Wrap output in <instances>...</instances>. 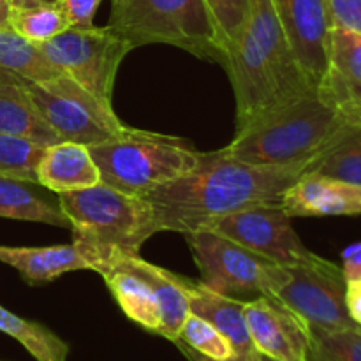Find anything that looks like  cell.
I'll use <instances>...</instances> for the list:
<instances>
[{"label": "cell", "instance_id": "23", "mask_svg": "<svg viewBox=\"0 0 361 361\" xmlns=\"http://www.w3.org/2000/svg\"><path fill=\"white\" fill-rule=\"evenodd\" d=\"M9 27L32 42H44L71 28L63 0H37L11 6Z\"/></svg>", "mask_w": 361, "mask_h": 361}, {"label": "cell", "instance_id": "12", "mask_svg": "<svg viewBox=\"0 0 361 361\" xmlns=\"http://www.w3.org/2000/svg\"><path fill=\"white\" fill-rule=\"evenodd\" d=\"M166 268L152 264L141 256H123L99 271L126 317L143 330L159 335L161 305L159 289Z\"/></svg>", "mask_w": 361, "mask_h": 361}, {"label": "cell", "instance_id": "1", "mask_svg": "<svg viewBox=\"0 0 361 361\" xmlns=\"http://www.w3.org/2000/svg\"><path fill=\"white\" fill-rule=\"evenodd\" d=\"M310 164L259 166L222 150L201 152L196 168L147 194L161 231L190 235L252 207H282L284 192Z\"/></svg>", "mask_w": 361, "mask_h": 361}, {"label": "cell", "instance_id": "30", "mask_svg": "<svg viewBox=\"0 0 361 361\" xmlns=\"http://www.w3.org/2000/svg\"><path fill=\"white\" fill-rule=\"evenodd\" d=\"M101 4L102 0H63L71 27L83 30L95 27L94 18Z\"/></svg>", "mask_w": 361, "mask_h": 361}, {"label": "cell", "instance_id": "26", "mask_svg": "<svg viewBox=\"0 0 361 361\" xmlns=\"http://www.w3.org/2000/svg\"><path fill=\"white\" fill-rule=\"evenodd\" d=\"M178 341L183 342L192 351L215 361H229L238 356L231 342L217 328L212 326L208 321L196 316V314L187 316L182 330H180Z\"/></svg>", "mask_w": 361, "mask_h": 361}, {"label": "cell", "instance_id": "35", "mask_svg": "<svg viewBox=\"0 0 361 361\" xmlns=\"http://www.w3.org/2000/svg\"><path fill=\"white\" fill-rule=\"evenodd\" d=\"M37 0H9L11 6H27V4H34Z\"/></svg>", "mask_w": 361, "mask_h": 361}, {"label": "cell", "instance_id": "18", "mask_svg": "<svg viewBox=\"0 0 361 361\" xmlns=\"http://www.w3.org/2000/svg\"><path fill=\"white\" fill-rule=\"evenodd\" d=\"M0 263L14 268L28 286H42L69 271L88 270L87 261L74 243L49 247L0 245Z\"/></svg>", "mask_w": 361, "mask_h": 361}, {"label": "cell", "instance_id": "25", "mask_svg": "<svg viewBox=\"0 0 361 361\" xmlns=\"http://www.w3.org/2000/svg\"><path fill=\"white\" fill-rule=\"evenodd\" d=\"M309 361H361V326L309 330Z\"/></svg>", "mask_w": 361, "mask_h": 361}, {"label": "cell", "instance_id": "4", "mask_svg": "<svg viewBox=\"0 0 361 361\" xmlns=\"http://www.w3.org/2000/svg\"><path fill=\"white\" fill-rule=\"evenodd\" d=\"M88 148L101 183L130 196H147L150 190L187 175L201 159V152L182 137L143 129Z\"/></svg>", "mask_w": 361, "mask_h": 361}, {"label": "cell", "instance_id": "3", "mask_svg": "<svg viewBox=\"0 0 361 361\" xmlns=\"http://www.w3.org/2000/svg\"><path fill=\"white\" fill-rule=\"evenodd\" d=\"M59 203L73 229V243L88 270L101 271L123 256H140L143 243L161 233L150 201L97 183L59 194Z\"/></svg>", "mask_w": 361, "mask_h": 361}, {"label": "cell", "instance_id": "9", "mask_svg": "<svg viewBox=\"0 0 361 361\" xmlns=\"http://www.w3.org/2000/svg\"><path fill=\"white\" fill-rule=\"evenodd\" d=\"M37 44L63 76L76 81L106 104H111L116 71L133 49V46L108 25L85 30L71 27Z\"/></svg>", "mask_w": 361, "mask_h": 361}, {"label": "cell", "instance_id": "33", "mask_svg": "<svg viewBox=\"0 0 361 361\" xmlns=\"http://www.w3.org/2000/svg\"><path fill=\"white\" fill-rule=\"evenodd\" d=\"M175 344H176V348H178L180 351H182V355L185 356V358L189 360V361H215V360L207 358V356L200 355V353L192 351V349L187 348V345L183 344V342L176 341ZM229 361H259V353H252V355H245V356H236V358H233V360H229Z\"/></svg>", "mask_w": 361, "mask_h": 361}, {"label": "cell", "instance_id": "36", "mask_svg": "<svg viewBox=\"0 0 361 361\" xmlns=\"http://www.w3.org/2000/svg\"><path fill=\"white\" fill-rule=\"evenodd\" d=\"M259 361H277V360H271V358H267V356L259 355Z\"/></svg>", "mask_w": 361, "mask_h": 361}, {"label": "cell", "instance_id": "15", "mask_svg": "<svg viewBox=\"0 0 361 361\" xmlns=\"http://www.w3.org/2000/svg\"><path fill=\"white\" fill-rule=\"evenodd\" d=\"M282 208L291 219L361 215V187L317 173H303L284 192Z\"/></svg>", "mask_w": 361, "mask_h": 361}, {"label": "cell", "instance_id": "19", "mask_svg": "<svg viewBox=\"0 0 361 361\" xmlns=\"http://www.w3.org/2000/svg\"><path fill=\"white\" fill-rule=\"evenodd\" d=\"M0 217L69 228V221L48 189L34 180L0 175Z\"/></svg>", "mask_w": 361, "mask_h": 361}, {"label": "cell", "instance_id": "16", "mask_svg": "<svg viewBox=\"0 0 361 361\" xmlns=\"http://www.w3.org/2000/svg\"><path fill=\"white\" fill-rule=\"evenodd\" d=\"M35 180L49 192L63 194L97 185L101 175L87 145L60 141L42 150Z\"/></svg>", "mask_w": 361, "mask_h": 361}, {"label": "cell", "instance_id": "28", "mask_svg": "<svg viewBox=\"0 0 361 361\" xmlns=\"http://www.w3.org/2000/svg\"><path fill=\"white\" fill-rule=\"evenodd\" d=\"M44 148L21 137L0 133V175L35 180V166Z\"/></svg>", "mask_w": 361, "mask_h": 361}, {"label": "cell", "instance_id": "13", "mask_svg": "<svg viewBox=\"0 0 361 361\" xmlns=\"http://www.w3.org/2000/svg\"><path fill=\"white\" fill-rule=\"evenodd\" d=\"M254 349L277 361H309V326L275 300L259 296L243 307Z\"/></svg>", "mask_w": 361, "mask_h": 361}, {"label": "cell", "instance_id": "22", "mask_svg": "<svg viewBox=\"0 0 361 361\" xmlns=\"http://www.w3.org/2000/svg\"><path fill=\"white\" fill-rule=\"evenodd\" d=\"M0 331L20 342L35 361H67L69 344L37 321L25 319L0 305Z\"/></svg>", "mask_w": 361, "mask_h": 361}, {"label": "cell", "instance_id": "2", "mask_svg": "<svg viewBox=\"0 0 361 361\" xmlns=\"http://www.w3.org/2000/svg\"><path fill=\"white\" fill-rule=\"evenodd\" d=\"M351 123L316 88L236 130L224 152L249 164L312 166Z\"/></svg>", "mask_w": 361, "mask_h": 361}, {"label": "cell", "instance_id": "17", "mask_svg": "<svg viewBox=\"0 0 361 361\" xmlns=\"http://www.w3.org/2000/svg\"><path fill=\"white\" fill-rule=\"evenodd\" d=\"M0 133L46 148L62 137L39 113L23 87V80L0 67Z\"/></svg>", "mask_w": 361, "mask_h": 361}, {"label": "cell", "instance_id": "34", "mask_svg": "<svg viewBox=\"0 0 361 361\" xmlns=\"http://www.w3.org/2000/svg\"><path fill=\"white\" fill-rule=\"evenodd\" d=\"M9 11H11L9 0H0V28L9 27Z\"/></svg>", "mask_w": 361, "mask_h": 361}, {"label": "cell", "instance_id": "29", "mask_svg": "<svg viewBox=\"0 0 361 361\" xmlns=\"http://www.w3.org/2000/svg\"><path fill=\"white\" fill-rule=\"evenodd\" d=\"M331 27L361 34V0H326Z\"/></svg>", "mask_w": 361, "mask_h": 361}, {"label": "cell", "instance_id": "10", "mask_svg": "<svg viewBox=\"0 0 361 361\" xmlns=\"http://www.w3.org/2000/svg\"><path fill=\"white\" fill-rule=\"evenodd\" d=\"M207 229L282 267L298 263L310 254L282 207H252L233 212Z\"/></svg>", "mask_w": 361, "mask_h": 361}, {"label": "cell", "instance_id": "8", "mask_svg": "<svg viewBox=\"0 0 361 361\" xmlns=\"http://www.w3.org/2000/svg\"><path fill=\"white\" fill-rule=\"evenodd\" d=\"M271 300L291 310L309 330H344L358 326L345 309L342 268L310 252L305 259L284 267V275Z\"/></svg>", "mask_w": 361, "mask_h": 361}, {"label": "cell", "instance_id": "27", "mask_svg": "<svg viewBox=\"0 0 361 361\" xmlns=\"http://www.w3.org/2000/svg\"><path fill=\"white\" fill-rule=\"evenodd\" d=\"M204 6L214 21L219 46L226 60V55L243 30L249 0H204Z\"/></svg>", "mask_w": 361, "mask_h": 361}, {"label": "cell", "instance_id": "20", "mask_svg": "<svg viewBox=\"0 0 361 361\" xmlns=\"http://www.w3.org/2000/svg\"><path fill=\"white\" fill-rule=\"evenodd\" d=\"M187 288H189L190 314L203 317L212 326L217 328L231 342L238 356L257 353L247 330L245 314H243L245 302L219 295L204 288L201 282H192L190 279Z\"/></svg>", "mask_w": 361, "mask_h": 361}, {"label": "cell", "instance_id": "7", "mask_svg": "<svg viewBox=\"0 0 361 361\" xmlns=\"http://www.w3.org/2000/svg\"><path fill=\"white\" fill-rule=\"evenodd\" d=\"M23 87L62 141L92 147L134 130L116 116L111 104L102 102L67 76L39 83L23 80Z\"/></svg>", "mask_w": 361, "mask_h": 361}, {"label": "cell", "instance_id": "31", "mask_svg": "<svg viewBox=\"0 0 361 361\" xmlns=\"http://www.w3.org/2000/svg\"><path fill=\"white\" fill-rule=\"evenodd\" d=\"M342 274L345 281L361 279V242L351 243L342 250Z\"/></svg>", "mask_w": 361, "mask_h": 361}, {"label": "cell", "instance_id": "11", "mask_svg": "<svg viewBox=\"0 0 361 361\" xmlns=\"http://www.w3.org/2000/svg\"><path fill=\"white\" fill-rule=\"evenodd\" d=\"M289 46L314 88L328 69L331 20L326 0H271Z\"/></svg>", "mask_w": 361, "mask_h": 361}, {"label": "cell", "instance_id": "32", "mask_svg": "<svg viewBox=\"0 0 361 361\" xmlns=\"http://www.w3.org/2000/svg\"><path fill=\"white\" fill-rule=\"evenodd\" d=\"M345 309L353 323L361 326V279L345 281Z\"/></svg>", "mask_w": 361, "mask_h": 361}, {"label": "cell", "instance_id": "24", "mask_svg": "<svg viewBox=\"0 0 361 361\" xmlns=\"http://www.w3.org/2000/svg\"><path fill=\"white\" fill-rule=\"evenodd\" d=\"M307 173L331 176L361 187V122L345 127Z\"/></svg>", "mask_w": 361, "mask_h": 361}, {"label": "cell", "instance_id": "21", "mask_svg": "<svg viewBox=\"0 0 361 361\" xmlns=\"http://www.w3.org/2000/svg\"><path fill=\"white\" fill-rule=\"evenodd\" d=\"M0 67L35 83L63 76L46 59L37 42L21 37L11 27L0 28Z\"/></svg>", "mask_w": 361, "mask_h": 361}, {"label": "cell", "instance_id": "14", "mask_svg": "<svg viewBox=\"0 0 361 361\" xmlns=\"http://www.w3.org/2000/svg\"><path fill=\"white\" fill-rule=\"evenodd\" d=\"M317 92L351 122H361V34L331 27L328 69Z\"/></svg>", "mask_w": 361, "mask_h": 361}, {"label": "cell", "instance_id": "6", "mask_svg": "<svg viewBox=\"0 0 361 361\" xmlns=\"http://www.w3.org/2000/svg\"><path fill=\"white\" fill-rule=\"evenodd\" d=\"M201 275V284L229 298H271L284 267L252 252L210 229L185 235Z\"/></svg>", "mask_w": 361, "mask_h": 361}, {"label": "cell", "instance_id": "37", "mask_svg": "<svg viewBox=\"0 0 361 361\" xmlns=\"http://www.w3.org/2000/svg\"><path fill=\"white\" fill-rule=\"evenodd\" d=\"M0 361H6V360H0Z\"/></svg>", "mask_w": 361, "mask_h": 361}, {"label": "cell", "instance_id": "5", "mask_svg": "<svg viewBox=\"0 0 361 361\" xmlns=\"http://www.w3.org/2000/svg\"><path fill=\"white\" fill-rule=\"evenodd\" d=\"M108 27L133 48L171 44L200 59L224 63L204 0H111Z\"/></svg>", "mask_w": 361, "mask_h": 361}]
</instances>
